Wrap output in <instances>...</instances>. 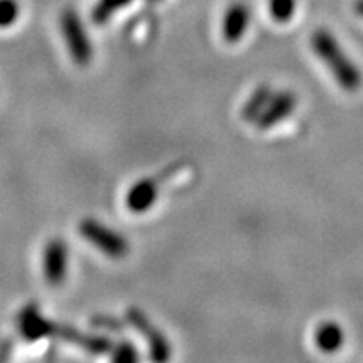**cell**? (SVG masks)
<instances>
[{
  "label": "cell",
  "mask_w": 363,
  "mask_h": 363,
  "mask_svg": "<svg viewBox=\"0 0 363 363\" xmlns=\"http://www.w3.org/2000/svg\"><path fill=\"white\" fill-rule=\"evenodd\" d=\"M313 48H315L318 56L328 65L330 71L333 72L335 78L338 79V83L343 88L355 89L360 86V72L352 65V61H348L345 52L340 49V45L335 43V39L328 33L318 30L313 35Z\"/></svg>",
  "instance_id": "1"
},
{
  "label": "cell",
  "mask_w": 363,
  "mask_h": 363,
  "mask_svg": "<svg viewBox=\"0 0 363 363\" xmlns=\"http://www.w3.org/2000/svg\"><path fill=\"white\" fill-rule=\"evenodd\" d=\"M291 108L293 98L288 96V94H279V96L271 98L267 91H257L247 101L244 116L247 120H256L259 128H269V126L278 123L281 118L288 115Z\"/></svg>",
  "instance_id": "2"
},
{
  "label": "cell",
  "mask_w": 363,
  "mask_h": 363,
  "mask_svg": "<svg viewBox=\"0 0 363 363\" xmlns=\"http://www.w3.org/2000/svg\"><path fill=\"white\" fill-rule=\"evenodd\" d=\"M79 233L84 239H88L94 247H98L99 251L106 254V256L115 257H125L128 252V242L123 235L116 234L115 230H111L110 227L103 225L101 222L86 219L81 222Z\"/></svg>",
  "instance_id": "3"
},
{
  "label": "cell",
  "mask_w": 363,
  "mask_h": 363,
  "mask_svg": "<svg viewBox=\"0 0 363 363\" xmlns=\"http://www.w3.org/2000/svg\"><path fill=\"white\" fill-rule=\"evenodd\" d=\"M61 29L72 59L81 66L88 65L93 49H91L88 34H86L84 27L74 11H66L62 13Z\"/></svg>",
  "instance_id": "4"
},
{
  "label": "cell",
  "mask_w": 363,
  "mask_h": 363,
  "mask_svg": "<svg viewBox=\"0 0 363 363\" xmlns=\"http://www.w3.org/2000/svg\"><path fill=\"white\" fill-rule=\"evenodd\" d=\"M128 316L130 325L133 326L143 335V338L147 340L150 345V355H152V360L155 362H165L170 358V345L167 342L165 337L158 331L155 326L150 323V320L143 315L142 311L136 310V308H131V310L126 313Z\"/></svg>",
  "instance_id": "5"
},
{
  "label": "cell",
  "mask_w": 363,
  "mask_h": 363,
  "mask_svg": "<svg viewBox=\"0 0 363 363\" xmlns=\"http://www.w3.org/2000/svg\"><path fill=\"white\" fill-rule=\"evenodd\" d=\"M67 272V247L61 239L49 240L44 251V276L51 286H61Z\"/></svg>",
  "instance_id": "6"
},
{
  "label": "cell",
  "mask_w": 363,
  "mask_h": 363,
  "mask_svg": "<svg viewBox=\"0 0 363 363\" xmlns=\"http://www.w3.org/2000/svg\"><path fill=\"white\" fill-rule=\"evenodd\" d=\"M19 330L27 342H38L40 338L57 333V325L45 320L35 306H26L19 315Z\"/></svg>",
  "instance_id": "7"
},
{
  "label": "cell",
  "mask_w": 363,
  "mask_h": 363,
  "mask_svg": "<svg viewBox=\"0 0 363 363\" xmlns=\"http://www.w3.org/2000/svg\"><path fill=\"white\" fill-rule=\"evenodd\" d=\"M158 197V185L153 179L138 180L126 194V207L131 212L142 214L153 207Z\"/></svg>",
  "instance_id": "8"
},
{
  "label": "cell",
  "mask_w": 363,
  "mask_h": 363,
  "mask_svg": "<svg viewBox=\"0 0 363 363\" xmlns=\"http://www.w3.org/2000/svg\"><path fill=\"white\" fill-rule=\"evenodd\" d=\"M249 26V9L242 4H234L227 9L224 22H222V33L227 43H238L246 34Z\"/></svg>",
  "instance_id": "9"
},
{
  "label": "cell",
  "mask_w": 363,
  "mask_h": 363,
  "mask_svg": "<svg viewBox=\"0 0 363 363\" xmlns=\"http://www.w3.org/2000/svg\"><path fill=\"white\" fill-rule=\"evenodd\" d=\"M57 333L61 338L74 345H79V347H83L89 353L99 355V353H106L111 350L110 340L104 337H91V335H84L78 330L69 328V326H57Z\"/></svg>",
  "instance_id": "10"
},
{
  "label": "cell",
  "mask_w": 363,
  "mask_h": 363,
  "mask_svg": "<svg viewBox=\"0 0 363 363\" xmlns=\"http://www.w3.org/2000/svg\"><path fill=\"white\" fill-rule=\"evenodd\" d=\"M316 343L323 352H337L343 343V331L338 325H323L316 331Z\"/></svg>",
  "instance_id": "11"
},
{
  "label": "cell",
  "mask_w": 363,
  "mask_h": 363,
  "mask_svg": "<svg viewBox=\"0 0 363 363\" xmlns=\"http://www.w3.org/2000/svg\"><path fill=\"white\" fill-rule=\"evenodd\" d=\"M130 2L131 0H99L96 7L91 12V19L96 22V24H104L118 9L126 7Z\"/></svg>",
  "instance_id": "12"
},
{
  "label": "cell",
  "mask_w": 363,
  "mask_h": 363,
  "mask_svg": "<svg viewBox=\"0 0 363 363\" xmlns=\"http://www.w3.org/2000/svg\"><path fill=\"white\" fill-rule=\"evenodd\" d=\"M269 9L272 19L286 22L293 17L294 9H296V0H269Z\"/></svg>",
  "instance_id": "13"
},
{
  "label": "cell",
  "mask_w": 363,
  "mask_h": 363,
  "mask_svg": "<svg viewBox=\"0 0 363 363\" xmlns=\"http://www.w3.org/2000/svg\"><path fill=\"white\" fill-rule=\"evenodd\" d=\"M19 17V4L16 0H0V27H9Z\"/></svg>",
  "instance_id": "14"
},
{
  "label": "cell",
  "mask_w": 363,
  "mask_h": 363,
  "mask_svg": "<svg viewBox=\"0 0 363 363\" xmlns=\"http://www.w3.org/2000/svg\"><path fill=\"white\" fill-rule=\"evenodd\" d=\"M113 362H135L138 360V352L133 345L128 342L120 343L118 347L113 348V355H111Z\"/></svg>",
  "instance_id": "15"
},
{
  "label": "cell",
  "mask_w": 363,
  "mask_h": 363,
  "mask_svg": "<svg viewBox=\"0 0 363 363\" xmlns=\"http://www.w3.org/2000/svg\"><path fill=\"white\" fill-rule=\"evenodd\" d=\"M355 9H357V12L360 13V16L363 17V0H358L357 6H355Z\"/></svg>",
  "instance_id": "16"
}]
</instances>
